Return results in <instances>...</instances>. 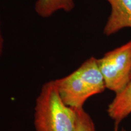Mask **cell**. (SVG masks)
Here are the masks:
<instances>
[{"mask_svg": "<svg viewBox=\"0 0 131 131\" xmlns=\"http://www.w3.org/2000/svg\"><path fill=\"white\" fill-rule=\"evenodd\" d=\"M54 81L63 102L75 109L83 107L90 97L106 89L98 58L94 57L86 60L69 75Z\"/></svg>", "mask_w": 131, "mask_h": 131, "instance_id": "6da1fadb", "label": "cell"}, {"mask_svg": "<svg viewBox=\"0 0 131 131\" xmlns=\"http://www.w3.org/2000/svg\"><path fill=\"white\" fill-rule=\"evenodd\" d=\"M77 117L76 109L61 100L54 80L42 85L35 103L36 130L75 131Z\"/></svg>", "mask_w": 131, "mask_h": 131, "instance_id": "7a4b0ae2", "label": "cell"}, {"mask_svg": "<svg viewBox=\"0 0 131 131\" xmlns=\"http://www.w3.org/2000/svg\"><path fill=\"white\" fill-rule=\"evenodd\" d=\"M106 89L119 92L131 81V40L98 59Z\"/></svg>", "mask_w": 131, "mask_h": 131, "instance_id": "3957f363", "label": "cell"}, {"mask_svg": "<svg viewBox=\"0 0 131 131\" xmlns=\"http://www.w3.org/2000/svg\"><path fill=\"white\" fill-rule=\"evenodd\" d=\"M111 6V13L103 33L111 36L124 28H131V0H106Z\"/></svg>", "mask_w": 131, "mask_h": 131, "instance_id": "277c9868", "label": "cell"}, {"mask_svg": "<svg viewBox=\"0 0 131 131\" xmlns=\"http://www.w3.org/2000/svg\"><path fill=\"white\" fill-rule=\"evenodd\" d=\"M107 112L117 126L131 114V81L124 89L115 94L108 106Z\"/></svg>", "mask_w": 131, "mask_h": 131, "instance_id": "5b68a950", "label": "cell"}, {"mask_svg": "<svg viewBox=\"0 0 131 131\" xmlns=\"http://www.w3.org/2000/svg\"><path fill=\"white\" fill-rule=\"evenodd\" d=\"M74 7L73 0H37L35 10L38 16L48 18L58 11L69 12Z\"/></svg>", "mask_w": 131, "mask_h": 131, "instance_id": "8992f818", "label": "cell"}, {"mask_svg": "<svg viewBox=\"0 0 131 131\" xmlns=\"http://www.w3.org/2000/svg\"><path fill=\"white\" fill-rule=\"evenodd\" d=\"M77 123L75 131H96L91 116L83 107L77 109Z\"/></svg>", "mask_w": 131, "mask_h": 131, "instance_id": "52a82bcc", "label": "cell"}, {"mask_svg": "<svg viewBox=\"0 0 131 131\" xmlns=\"http://www.w3.org/2000/svg\"><path fill=\"white\" fill-rule=\"evenodd\" d=\"M4 38H3L2 31H1V19H0V57L2 55L3 52V49H4Z\"/></svg>", "mask_w": 131, "mask_h": 131, "instance_id": "ba28073f", "label": "cell"}, {"mask_svg": "<svg viewBox=\"0 0 131 131\" xmlns=\"http://www.w3.org/2000/svg\"><path fill=\"white\" fill-rule=\"evenodd\" d=\"M118 127L119 126H115L114 130H113L112 131H118ZM121 131H126V130L124 129L123 128L122 130H121Z\"/></svg>", "mask_w": 131, "mask_h": 131, "instance_id": "9c48e42d", "label": "cell"}]
</instances>
